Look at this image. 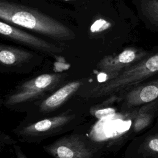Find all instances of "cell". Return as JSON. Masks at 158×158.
Segmentation results:
<instances>
[{
    "label": "cell",
    "mask_w": 158,
    "mask_h": 158,
    "mask_svg": "<svg viewBox=\"0 0 158 158\" xmlns=\"http://www.w3.org/2000/svg\"><path fill=\"white\" fill-rule=\"evenodd\" d=\"M158 76V44L151 52L138 63L123 70L117 75L83 89L77 96L86 99H99L120 94L130 88Z\"/></svg>",
    "instance_id": "cell-1"
},
{
    "label": "cell",
    "mask_w": 158,
    "mask_h": 158,
    "mask_svg": "<svg viewBox=\"0 0 158 158\" xmlns=\"http://www.w3.org/2000/svg\"></svg>",
    "instance_id": "cell-17"
},
{
    "label": "cell",
    "mask_w": 158,
    "mask_h": 158,
    "mask_svg": "<svg viewBox=\"0 0 158 158\" xmlns=\"http://www.w3.org/2000/svg\"><path fill=\"white\" fill-rule=\"evenodd\" d=\"M14 151L17 158H28L27 155L23 152L21 147L17 144H14L13 146Z\"/></svg>",
    "instance_id": "cell-15"
},
{
    "label": "cell",
    "mask_w": 158,
    "mask_h": 158,
    "mask_svg": "<svg viewBox=\"0 0 158 158\" xmlns=\"http://www.w3.org/2000/svg\"><path fill=\"white\" fill-rule=\"evenodd\" d=\"M33 57V54L29 51L4 45L0 46V62L3 67H20L22 64L30 62Z\"/></svg>",
    "instance_id": "cell-13"
},
{
    "label": "cell",
    "mask_w": 158,
    "mask_h": 158,
    "mask_svg": "<svg viewBox=\"0 0 158 158\" xmlns=\"http://www.w3.org/2000/svg\"><path fill=\"white\" fill-rule=\"evenodd\" d=\"M116 96L118 98L119 111L122 112L130 111L158 99V76L143 81Z\"/></svg>",
    "instance_id": "cell-7"
},
{
    "label": "cell",
    "mask_w": 158,
    "mask_h": 158,
    "mask_svg": "<svg viewBox=\"0 0 158 158\" xmlns=\"http://www.w3.org/2000/svg\"><path fill=\"white\" fill-rule=\"evenodd\" d=\"M88 83V79L84 78L66 82L27 112V117L22 122L36 121L51 116L72 97L77 96Z\"/></svg>",
    "instance_id": "cell-6"
},
{
    "label": "cell",
    "mask_w": 158,
    "mask_h": 158,
    "mask_svg": "<svg viewBox=\"0 0 158 158\" xmlns=\"http://www.w3.org/2000/svg\"><path fill=\"white\" fill-rule=\"evenodd\" d=\"M124 158H158V131L152 127L134 137L127 147Z\"/></svg>",
    "instance_id": "cell-9"
},
{
    "label": "cell",
    "mask_w": 158,
    "mask_h": 158,
    "mask_svg": "<svg viewBox=\"0 0 158 158\" xmlns=\"http://www.w3.org/2000/svg\"><path fill=\"white\" fill-rule=\"evenodd\" d=\"M67 73H43L20 83L7 93L1 104L14 112H28L66 82Z\"/></svg>",
    "instance_id": "cell-2"
},
{
    "label": "cell",
    "mask_w": 158,
    "mask_h": 158,
    "mask_svg": "<svg viewBox=\"0 0 158 158\" xmlns=\"http://www.w3.org/2000/svg\"><path fill=\"white\" fill-rule=\"evenodd\" d=\"M0 18L54 38L65 40L74 36L70 29L59 21L31 8L12 2L1 1Z\"/></svg>",
    "instance_id": "cell-4"
},
{
    "label": "cell",
    "mask_w": 158,
    "mask_h": 158,
    "mask_svg": "<svg viewBox=\"0 0 158 158\" xmlns=\"http://www.w3.org/2000/svg\"><path fill=\"white\" fill-rule=\"evenodd\" d=\"M151 50L131 47L122 51L115 56H106L100 60L98 68L101 72L106 73L108 78L117 75L123 70L138 63L147 57Z\"/></svg>",
    "instance_id": "cell-8"
},
{
    "label": "cell",
    "mask_w": 158,
    "mask_h": 158,
    "mask_svg": "<svg viewBox=\"0 0 158 158\" xmlns=\"http://www.w3.org/2000/svg\"><path fill=\"white\" fill-rule=\"evenodd\" d=\"M110 26V24L104 20H98L96 21L91 27V31L92 32H98L104 30L108 28Z\"/></svg>",
    "instance_id": "cell-14"
},
{
    "label": "cell",
    "mask_w": 158,
    "mask_h": 158,
    "mask_svg": "<svg viewBox=\"0 0 158 158\" xmlns=\"http://www.w3.org/2000/svg\"><path fill=\"white\" fill-rule=\"evenodd\" d=\"M84 117L69 109L36 121L21 122L12 132L22 143H40L44 139L72 131L84 122Z\"/></svg>",
    "instance_id": "cell-3"
},
{
    "label": "cell",
    "mask_w": 158,
    "mask_h": 158,
    "mask_svg": "<svg viewBox=\"0 0 158 158\" xmlns=\"http://www.w3.org/2000/svg\"><path fill=\"white\" fill-rule=\"evenodd\" d=\"M135 3L146 28L158 32V0H135Z\"/></svg>",
    "instance_id": "cell-12"
},
{
    "label": "cell",
    "mask_w": 158,
    "mask_h": 158,
    "mask_svg": "<svg viewBox=\"0 0 158 158\" xmlns=\"http://www.w3.org/2000/svg\"><path fill=\"white\" fill-rule=\"evenodd\" d=\"M152 128L153 129H154V130L158 131V118L156 119V122H154V123L153 126L152 127Z\"/></svg>",
    "instance_id": "cell-16"
},
{
    "label": "cell",
    "mask_w": 158,
    "mask_h": 158,
    "mask_svg": "<svg viewBox=\"0 0 158 158\" xmlns=\"http://www.w3.org/2000/svg\"><path fill=\"white\" fill-rule=\"evenodd\" d=\"M53 158H100L102 147L82 133H72L43 146Z\"/></svg>",
    "instance_id": "cell-5"
},
{
    "label": "cell",
    "mask_w": 158,
    "mask_h": 158,
    "mask_svg": "<svg viewBox=\"0 0 158 158\" xmlns=\"http://www.w3.org/2000/svg\"><path fill=\"white\" fill-rule=\"evenodd\" d=\"M0 33L2 35L7 36L14 40L26 44L37 49L48 52H60L62 50L47 41L27 33L5 22H0Z\"/></svg>",
    "instance_id": "cell-10"
},
{
    "label": "cell",
    "mask_w": 158,
    "mask_h": 158,
    "mask_svg": "<svg viewBox=\"0 0 158 158\" xmlns=\"http://www.w3.org/2000/svg\"><path fill=\"white\" fill-rule=\"evenodd\" d=\"M157 118L158 99L139 107L133 121L131 130V140L136 136L151 128Z\"/></svg>",
    "instance_id": "cell-11"
}]
</instances>
